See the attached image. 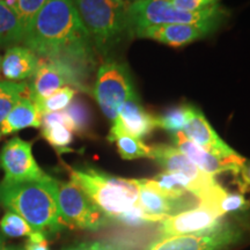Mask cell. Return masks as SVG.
Returning a JSON list of instances; mask_svg holds the SVG:
<instances>
[{
	"label": "cell",
	"mask_w": 250,
	"mask_h": 250,
	"mask_svg": "<svg viewBox=\"0 0 250 250\" xmlns=\"http://www.w3.org/2000/svg\"><path fill=\"white\" fill-rule=\"evenodd\" d=\"M174 7L187 12H199L214 7L218 5V0H169Z\"/></svg>",
	"instance_id": "cell-30"
},
{
	"label": "cell",
	"mask_w": 250,
	"mask_h": 250,
	"mask_svg": "<svg viewBox=\"0 0 250 250\" xmlns=\"http://www.w3.org/2000/svg\"><path fill=\"white\" fill-rule=\"evenodd\" d=\"M41 118L39 109L29 96H23L14 108L9 111L5 120L0 124V133L12 134L28 127H41Z\"/></svg>",
	"instance_id": "cell-19"
},
{
	"label": "cell",
	"mask_w": 250,
	"mask_h": 250,
	"mask_svg": "<svg viewBox=\"0 0 250 250\" xmlns=\"http://www.w3.org/2000/svg\"><path fill=\"white\" fill-rule=\"evenodd\" d=\"M76 95V88L71 86H65L57 92L49 96L48 99L43 100L39 104H35L39 109L41 115L49 114V112L64 110L72 102Z\"/></svg>",
	"instance_id": "cell-26"
},
{
	"label": "cell",
	"mask_w": 250,
	"mask_h": 250,
	"mask_svg": "<svg viewBox=\"0 0 250 250\" xmlns=\"http://www.w3.org/2000/svg\"><path fill=\"white\" fill-rule=\"evenodd\" d=\"M5 246V241H4V237H2V235H0V247Z\"/></svg>",
	"instance_id": "cell-36"
},
{
	"label": "cell",
	"mask_w": 250,
	"mask_h": 250,
	"mask_svg": "<svg viewBox=\"0 0 250 250\" xmlns=\"http://www.w3.org/2000/svg\"><path fill=\"white\" fill-rule=\"evenodd\" d=\"M70 177L111 223L138 205V180L121 179L93 167L70 168Z\"/></svg>",
	"instance_id": "cell-3"
},
{
	"label": "cell",
	"mask_w": 250,
	"mask_h": 250,
	"mask_svg": "<svg viewBox=\"0 0 250 250\" xmlns=\"http://www.w3.org/2000/svg\"><path fill=\"white\" fill-rule=\"evenodd\" d=\"M45 1L46 0H19L18 1L17 12L23 26L24 34Z\"/></svg>",
	"instance_id": "cell-29"
},
{
	"label": "cell",
	"mask_w": 250,
	"mask_h": 250,
	"mask_svg": "<svg viewBox=\"0 0 250 250\" xmlns=\"http://www.w3.org/2000/svg\"><path fill=\"white\" fill-rule=\"evenodd\" d=\"M132 240H118V241H89L81 242L67 247L62 250H132Z\"/></svg>",
	"instance_id": "cell-28"
},
{
	"label": "cell",
	"mask_w": 250,
	"mask_h": 250,
	"mask_svg": "<svg viewBox=\"0 0 250 250\" xmlns=\"http://www.w3.org/2000/svg\"><path fill=\"white\" fill-rule=\"evenodd\" d=\"M81 22L100 55L107 56L131 34L123 1L116 0H73Z\"/></svg>",
	"instance_id": "cell-4"
},
{
	"label": "cell",
	"mask_w": 250,
	"mask_h": 250,
	"mask_svg": "<svg viewBox=\"0 0 250 250\" xmlns=\"http://www.w3.org/2000/svg\"><path fill=\"white\" fill-rule=\"evenodd\" d=\"M0 250H23L22 248H20V247H15V246H2L0 247Z\"/></svg>",
	"instance_id": "cell-35"
},
{
	"label": "cell",
	"mask_w": 250,
	"mask_h": 250,
	"mask_svg": "<svg viewBox=\"0 0 250 250\" xmlns=\"http://www.w3.org/2000/svg\"><path fill=\"white\" fill-rule=\"evenodd\" d=\"M223 217L211 208L197 205L166 218L161 221L158 232L160 237L212 233L226 226Z\"/></svg>",
	"instance_id": "cell-10"
},
{
	"label": "cell",
	"mask_w": 250,
	"mask_h": 250,
	"mask_svg": "<svg viewBox=\"0 0 250 250\" xmlns=\"http://www.w3.org/2000/svg\"><path fill=\"white\" fill-rule=\"evenodd\" d=\"M131 34L136 29L165 24L213 23L220 26L226 9L217 5L199 12H187L174 7L169 0H136L126 9Z\"/></svg>",
	"instance_id": "cell-5"
},
{
	"label": "cell",
	"mask_w": 250,
	"mask_h": 250,
	"mask_svg": "<svg viewBox=\"0 0 250 250\" xmlns=\"http://www.w3.org/2000/svg\"><path fill=\"white\" fill-rule=\"evenodd\" d=\"M108 140L116 144L118 153L124 160H136L143 158L151 159V147L145 145L140 139L122 130V127L115 121H112Z\"/></svg>",
	"instance_id": "cell-20"
},
{
	"label": "cell",
	"mask_w": 250,
	"mask_h": 250,
	"mask_svg": "<svg viewBox=\"0 0 250 250\" xmlns=\"http://www.w3.org/2000/svg\"><path fill=\"white\" fill-rule=\"evenodd\" d=\"M70 85L81 86L80 81L70 68L58 62L48 59L40 61L29 85V99L35 104H39L62 87Z\"/></svg>",
	"instance_id": "cell-13"
},
{
	"label": "cell",
	"mask_w": 250,
	"mask_h": 250,
	"mask_svg": "<svg viewBox=\"0 0 250 250\" xmlns=\"http://www.w3.org/2000/svg\"><path fill=\"white\" fill-rule=\"evenodd\" d=\"M241 239V233L229 225L212 233L160 237L145 250H224Z\"/></svg>",
	"instance_id": "cell-12"
},
{
	"label": "cell",
	"mask_w": 250,
	"mask_h": 250,
	"mask_svg": "<svg viewBox=\"0 0 250 250\" xmlns=\"http://www.w3.org/2000/svg\"><path fill=\"white\" fill-rule=\"evenodd\" d=\"M56 179L45 175L34 182H0V204L21 215L33 232L56 234L65 228L56 198Z\"/></svg>",
	"instance_id": "cell-2"
},
{
	"label": "cell",
	"mask_w": 250,
	"mask_h": 250,
	"mask_svg": "<svg viewBox=\"0 0 250 250\" xmlns=\"http://www.w3.org/2000/svg\"><path fill=\"white\" fill-rule=\"evenodd\" d=\"M1 57H0V72H1Z\"/></svg>",
	"instance_id": "cell-37"
},
{
	"label": "cell",
	"mask_w": 250,
	"mask_h": 250,
	"mask_svg": "<svg viewBox=\"0 0 250 250\" xmlns=\"http://www.w3.org/2000/svg\"><path fill=\"white\" fill-rule=\"evenodd\" d=\"M1 2H4L6 6H8V7L13 8L14 11H17V6H18V1L19 0H0Z\"/></svg>",
	"instance_id": "cell-34"
},
{
	"label": "cell",
	"mask_w": 250,
	"mask_h": 250,
	"mask_svg": "<svg viewBox=\"0 0 250 250\" xmlns=\"http://www.w3.org/2000/svg\"><path fill=\"white\" fill-rule=\"evenodd\" d=\"M0 229L1 233L9 237H21L29 236L33 229L24 219L15 213V212L7 211L0 221Z\"/></svg>",
	"instance_id": "cell-27"
},
{
	"label": "cell",
	"mask_w": 250,
	"mask_h": 250,
	"mask_svg": "<svg viewBox=\"0 0 250 250\" xmlns=\"http://www.w3.org/2000/svg\"><path fill=\"white\" fill-rule=\"evenodd\" d=\"M24 29L18 12L0 1V46L22 42Z\"/></svg>",
	"instance_id": "cell-21"
},
{
	"label": "cell",
	"mask_w": 250,
	"mask_h": 250,
	"mask_svg": "<svg viewBox=\"0 0 250 250\" xmlns=\"http://www.w3.org/2000/svg\"><path fill=\"white\" fill-rule=\"evenodd\" d=\"M55 125H64L68 129L73 131V124L68 117V115L65 110L49 112V114L42 115L41 118V127H51Z\"/></svg>",
	"instance_id": "cell-31"
},
{
	"label": "cell",
	"mask_w": 250,
	"mask_h": 250,
	"mask_svg": "<svg viewBox=\"0 0 250 250\" xmlns=\"http://www.w3.org/2000/svg\"><path fill=\"white\" fill-rule=\"evenodd\" d=\"M0 137H1V133H0Z\"/></svg>",
	"instance_id": "cell-39"
},
{
	"label": "cell",
	"mask_w": 250,
	"mask_h": 250,
	"mask_svg": "<svg viewBox=\"0 0 250 250\" xmlns=\"http://www.w3.org/2000/svg\"><path fill=\"white\" fill-rule=\"evenodd\" d=\"M151 159L168 173H176L183 175L192 183L193 196L198 204L204 203L210 198L213 193L220 188V184L215 182L214 177L206 174L193 165L182 152L176 147L165 145H155L151 147Z\"/></svg>",
	"instance_id": "cell-8"
},
{
	"label": "cell",
	"mask_w": 250,
	"mask_h": 250,
	"mask_svg": "<svg viewBox=\"0 0 250 250\" xmlns=\"http://www.w3.org/2000/svg\"><path fill=\"white\" fill-rule=\"evenodd\" d=\"M56 198L59 215L65 227L99 230L111 223L72 181H56Z\"/></svg>",
	"instance_id": "cell-6"
},
{
	"label": "cell",
	"mask_w": 250,
	"mask_h": 250,
	"mask_svg": "<svg viewBox=\"0 0 250 250\" xmlns=\"http://www.w3.org/2000/svg\"><path fill=\"white\" fill-rule=\"evenodd\" d=\"M122 130L142 140L152 133L156 127V116H153L143 107L137 94L131 96L121 105L116 120Z\"/></svg>",
	"instance_id": "cell-17"
},
{
	"label": "cell",
	"mask_w": 250,
	"mask_h": 250,
	"mask_svg": "<svg viewBox=\"0 0 250 250\" xmlns=\"http://www.w3.org/2000/svg\"><path fill=\"white\" fill-rule=\"evenodd\" d=\"M23 96H29L27 83L0 81V124Z\"/></svg>",
	"instance_id": "cell-22"
},
{
	"label": "cell",
	"mask_w": 250,
	"mask_h": 250,
	"mask_svg": "<svg viewBox=\"0 0 250 250\" xmlns=\"http://www.w3.org/2000/svg\"><path fill=\"white\" fill-rule=\"evenodd\" d=\"M23 250H50L48 240L41 242H33L28 240V242L24 245Z\"/></svg>",
	"instance_id": "cell-33"
},
{
	"label": "cell",
	"mask_w": 250,
	"mask_h": 250,
	"mask_svg": "<svg viewBox=\"0 0 250 250\" xmlns=\"http://www.w3.org/2000/svg\"><path fill=\"white\" fill-rule=\"evenodd\" d=\"M37 56L67 66L81 83L94 46L73 0H46L23 37Z\"/></svg>",
	"instance_id": "cell-1"
},
{
	"label": "cell",
	"mask_w": 250,
	"mask_h": 250,
	"mask_svg": "<svg viewBox=\"0 0 250 250\" xmlns=\"http://www.w3.org/2000/svg\"><path fill=\"white\" fill-rule=\"evenodd\" d=\"M138 205L155 223H161L166 218L180 213L183 208H192L195 203L184 198H173L167 195L154 180H138Z\"/></svg>",
	"instance_id": "cell-14"
},
{
	"label": "cell",
	"mask_w": 250,
	"mask_h": 250,
	"mask_svg": "<svg viewBox=\"0 0 250 250\" xmlns=\"http://www.w3.org/2000/svg\"><path fill=\"white\" fill-rule=\"evenodd\" d=\"M42 137L48 142L50 145L57 151L58 154L72 152L70 148L71 144L73 143V131L64 126V125H55L51 127H41Z\"/></svg>",
	"instance_id": "cell-24"
},
{
	"label": "cell",
	"mask_w": 250,
	"mask_h": 250,
	"mask_svg": "<svg viewBox=\"0 0 250 250\" xmlns=\"http://www.w3.org/2000/svg\"><path fill=\"white\" fill-rule=\"evenodd\" d=\"M182 132L199 147L228 164L242 168L246 162L241 155L237 154L218 136V133L206 120L204 114L198 108L190 105L189 118Z\"/></svg>",
	"instance_id": "cell-11"
},
{
	"label": "cell",
	"mask_w": 250,
	"mask_h": 250,
	"mask_svg": "<svg viewBox=\"0 0 250 250\" xmlns=\"http://www.w3.org/2000/svg\"><path fill=\"white\" fill-rule=\"evenodd\" d=\"M218 24L213 23L165 24L136 29L133 35L143 39H152L164 44L180 48L210 35L218 29Z\"/></svg>",
	"instance_id": "cell-15"
},
{
	"label": "cell",
	"mask_w": 250,
	"mask_h": 250,
	"mask_svg": "<svg viewBox=\"0 0 250 250\" xmlns=\"http://www.w3.org/2000/svg\"><path fill=\"white\" fill-rule=\"evenodd\" d=\"M40 64L35 52L26 46H11L1 59V73L11 83H20L33 78Z\"/></svg>",
	"instance_id": "cell-18"
},
{
	"label": "cell",
	"mask_w": 250,
	"mask_h": 250,
	"mask_svg": "<svg viewBox=\"0 0 250 250\" xmlns=\"http://www.w3.org/2000/svg\"><path fill=\"white\" fill-rule=\"evenodd\" d=\"M190 105H181V107L171 108L164 114L156 116L158 127H161L170 133L183 131L188 118H189Z\"/></svg>",
	"instance_id": "cell-25"
},
{
	"label": "cell",
	"mask_w": 250,
	"mask_h": 250,
	"mask_svg": "<svg viewBox=\"0 0 250 250\" xmlns=\"http://www.w3.org/2000/svg\"><path fill=\"white\" fill-rule=\"evenodd\" d=\"M116 1H122V0H116Z\"/></svg>",
	"instance_id": "cell-38"
},
{
	"label": "cell",
	"mask_w": 250,
	"mask_h": 250,
	"mask_svg": "<svg viewBox=\"0 0 250 250\" xmlns=\"http://www.w3.org/2000/svg\"><path fill=\"white\" fill-rule=\"evenodd\" d=\"M64 110L73 124V132L86 136L92 129L93 123V115L88 103L83 99H73Z\"/></svg>",
	"instance_id": "cell-23"
},
{
	"label": "cell",
	"mask_w": 250,
	"mask_h": 250,
	"mask_svg": "<svg viewBox=\"0 0 250 250\" xmlns=\"http://www.w3.org/2000/svg\"><path fill=\"white\" fill-rule=\"evenodd\" d=\"M170 134L175 147L179 149L180 152H182L193 165H196L199 169L205 171L206 174L215 176V175L230 171L234 175H239L240 170H241V168L228 164V162L221 160V159L212 155L211 153L199 147L198 145H196L195 143H192L191 140L188 138L182 131Z\"/></svg>",
	"instance_id": "cell-16"
},
{
	"label": "cell",
	"mask_w": 250,
	"mask_h": 250,
	"mask_svg": "<svg viewBox=\"0 0 250 250\" xmlns=\"http://www.w3.org/2000/svg\"><path fill=\"white\" fill-rule=\"evenodd\" d=\"M240 180L237 181L241 192L250 191V161H246L240 170Z\"/></svg>",
	"instance_id": "cell-32"
},
{
	"label": "cell",
	"mask_w": 250,
	"mask_h": 250,
	"mask_svg": "<svg viewBox=\"0 0 250 250\" xmlns=\"http://www.w3.org/2000/svg\"><path fill=\"white\" fill-rule=\"evenodd\" d=\"M0 168L4 171L6 184H18L40 181L45 173L40 168L33 154V144L13 137L0 151Z\"/></svg>",
	"instance_id": "cell-9"
},
{
	"label": "cell",
	"mask_w": 250,
	"mask_h": 250,
	"mask_svg": "<svg viewBox=\"0 0 250 250\" xmlns=\"http://www.w3.org/2000/svg\"><path fill=\"white\" fill-rule=\"evenodd\" d=\"M129 68L123 62L107 61L100 66L94 86V96L109 120H116L121 105L134 95Z\"/></svg>",
	"instance_id": "cell-7"
}]
</instances>
